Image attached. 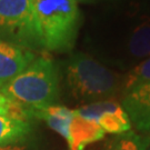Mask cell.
<instances>
[{"label":"cell","mask_w":150,"mask_h":150,"mask_svg":"<svg viewBox=\"0 0 150 150\" xmlns=\"http://www.w3.org/2000/svg\"><path fill=\"white\" fill-rule=\"evenodd\" d=\"M121 106L138 131H150V82L125 92Z\"/></svg>","instance_id":"6"},{"label":"cell","mask_w":150,"mask_h":150,"mask_svg":"<svg viewBox=\"0 0 150 150\" xmlns=\"http://www.w3.org/2000/svg\"><path fill=\"white\" fill-rule=\"evenodd\" d=\"M35 59L31 50L0 40V90Z\"/></svg>","instance_id":"7"},{"label":"cell","mask_w":150,"mask_h":150,"mask_svg":"<svg viewBox=\"0 0 150 150\" xmlns=\"http://www.w3.org/2000/svg\"><path fill=\"white\" fill-rule=\"evenodd\" d=\"M0 40L37 49L31 0H0Z\"/></svg>","instance_id":"4"},{"label":"cell","mask_w":150,"mask_h":150,"mask_svg":"<svg viewBox=\"0 0 150 150\" xmlns=\"http://www.w3.org/2000/svg\"><path fill=\"white\" fill-rule=\"evenodd\" d=\"M79 116L96 122L105 132L125 134L131 129L127 112L119 102L112 99L88 103L76 109Z\"/></svg>","instance_id":"5"},{"label":"cell","mask_w":150,"mask_h":150,"mask_svg":"<svg viewBox=\"0 0 150 150\" xmlns=\"http://www.w3.org/2000/svg\"><path fill=\"white\" fill-rule=\"evenodd\" d=\"M66 80L77 100L90 103L109 100L121 88L118 76L83 52L71 56L66 67Z\"/></svg>","instance_id":"3"},{"label":"cell","mask_w":150,"mask_h":150,"mask_svg":"<svg viewBox=\"0 0 150 150\" xmlns=\"http://www.w3.org/2000/svg\"><path fill=\"white\" fill-rule=\"evenodd\" d=\"M0 92L23 108L26 112L54 106L59 92L58 71L54 61L45 56L36 57Z\"/></svg>","instance_id":"2"},{"label":"cell","mask_w":150,"mask_h":150,"mask_svg":"<svg viewBox=\"0 0 150 150\" xmlns=\"http://www.w3.org/2000/svg\"><path fill=\"white\" fill-rule=\"evenodd\" d=\"M0 115L1 116H13V117H22L26 118L27 112L22 107L17 105L16 102L7 98L5 95L0 92Z\"/></svg>","instance_id":"13"},{"label":"cell","mask_w":150,"mask_h":150,"mask_svg":"<svg viewBox=\"0 0 150 150\" xmlns=\"http://www.w3.org/2000/svg\"><path fill=\"white\" fill-rule=\"evenodd\" d=\"M147 82H150V57L138 64L125 76L121 88L125 93L134 87L141 86Z\"/></svg>","instance_id":"11"},{"label":"cell","mask_w":150,"mask_h":150,"mask_svg":"<svg viewBox=\"0 0 150 150\" xmlns=\"http://www.w3.org/2000/svg\"><path fill=\"white\" fill-rule=\"evenodd\" d=\"M103 136L105 131L96 122L81 117L74 110V118L66 138L69 150H85L87 146L102 139Z\"/></svg>","instance_id":"8"},{"label":"cell","mask_w":150,"mask_h":150,"mask_svg":"<svg viewBox=\"0 0 150 150\" xmlns=\"http://www.w3.org/2000/svg\"><path fill=\"white\" fill-rule=\"evenodd\" d=\"M77 2H93V1H97V0H76Z\"/></svg>","instance_id":"15"},{"label":"cell","mask_w":150,"mask_h":150,"mask_svg":"<svg viewBox=\"0 0 150 150\" xmlns=\"http://www.w3.org/2000/svg\"><path fill=\"white\" fill-rule=\"evenodd\" d=\"M150 142V137L139 134L134 131L125 132L111 150H147Z\"/></svg>","instance_id":"12"},{"label":"cell","mask_w":150,"mask_h":150,"mask_svg":"<svg viewBox=\"0 0 150 150\" xmlns=\"http://www.w3.org/2000/svg\"><path fill=\"white\" fill-rule=\"evenodd\" d=\"M30 130L26 118L0 115V147L16 145L30 134Z\"/></svg>","instance_id":"10"},{"label":"cell","mask_w":150,"mask_h":150,"mask_svg":"<svg viewBox=\"0 0 150 150\" xmlns=\"http://www.w3.org/2000/svg\"><path fill=\"white\" fill-rule=\"evenodd\" d=\"M38 47L64 52L74 48L81 15L76 0H31Z\"/></svg>","instance_id":"1"},{"label":"cell","mask_w":150,"mask_h":150,"mask_svg":"<svg viewBox=\"0 0 150 150\" xmlns=\"http://www.w3.org/2000/svg\"><path fill=\"white\" fill-rule=\"evenodd\" d=\"M23 147L17 145H11V146H5V147H0V150H23Z\"/></svg>","instance_id":"14"},{"label":"cell","mask_w":150,"mask_h":150,"mask_svg":"<svg viewBox=\"0 0 150 150\" xmlns=\"http://www.w3.org/2000/svg\"><path fill=\"white\" fill-rule=\"evenodd\" d=\"M129 54L136 59L150 57V16L138 15L127 40Z\"/></svg>","instance_id":"9"}]
</instances>
